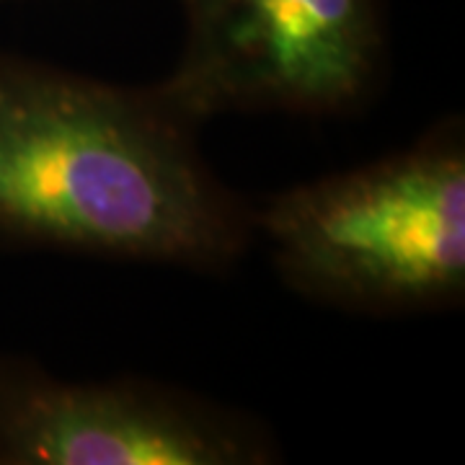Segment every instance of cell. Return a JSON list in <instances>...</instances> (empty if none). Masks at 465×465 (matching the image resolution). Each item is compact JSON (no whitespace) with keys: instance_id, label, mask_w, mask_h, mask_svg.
Segmentation results:
<instances>
[{"instance_id":"6da1fadb","label":"cell","mask_w":465,"mask_h":465,"mask_svg":"<svg viewBox=\"0 0 465 465\" xmlns=\"http://www.w3.org/2000/svg\"><path fill=\"white\" fill-rule=\"evenodd\" d=\"M253 241L256 207L158 85L0 52V243L228 274Z\"/></svg>"},{"instance_id":"7a4b0ae2","label":"cell","mask_w":465,"mask_h":465,"mask_svg":"<svg viewBox=\"0 0 465 465\" xmlns=\"http://www.w3.org/2000/svg\"><path fill=\"white\" fill-rule=\"evenodd\" d=\"M282 282L311 302L372 318L460 308L465 127L455 114L372 163L290 186L256 207Z\"/></svg>"},{"instance_id":"3957f363","label":"cell","mask_w":465,"mask_h":465,"mask_svg":"<svg viewBox=\"0 0 465 465\" xmlns=\"http://www.w3.org/2000/svg\"><path fill=\"white\" fill-rule=\"evenodd\" d=\"M173 3L182 54L155 85L200 130L225 114L354 116L385 84V0Z\"/></svg>"},{"instance_id":"277c9868","label":"cell","mask_w":465,"mask_h":465,"mask_svg":"<svg viewBox=\"0 0 465 465\" xmlns=\"http://www.w3.org/2000/svg\"><path fill=\"white\" fill-rule=\"evenodd\" d=\"M262 419L150 378L70 381L0 354V465H272Z\"/></svg>"},{"instance_id":"5b68a950","label":"cell","mask_w":465,"mask_h":465,"mask_svg":"<svg viewBox=\"0 0 465 465\" xmlns=\"http://www.w3.org/2000/svg\"><path fill=\"white\" fill-rule=\"evenodd\" d=\"M0 3H8V0H0Z\"/></svg>"}]
</instances>
